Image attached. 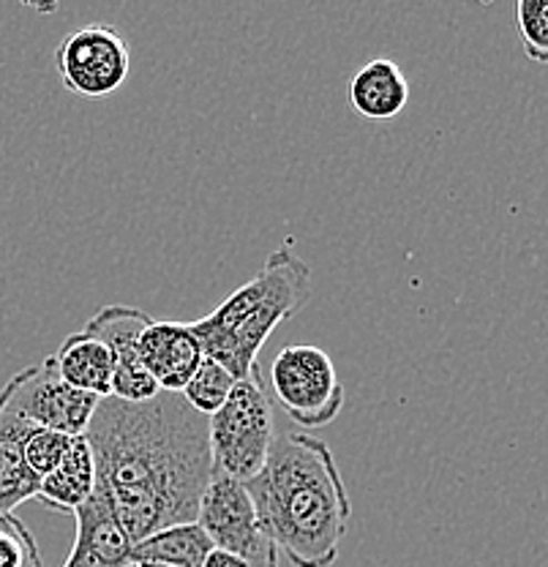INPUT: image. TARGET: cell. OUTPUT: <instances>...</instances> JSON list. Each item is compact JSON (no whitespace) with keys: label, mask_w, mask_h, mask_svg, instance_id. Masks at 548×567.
Returning <instances> with one entry per match:
<instances>
[{"label":"cell","mask_w":548,"mask_h":567,"mask_svg":"<svg viewBox=\"0 0 548 567\" xmlns=\"http://www.w3.org/2000/svg\"><path fill=\"white\" fill-rule=\"evenodd\" d=\"M76 535L72 554L63 567H128L132 565V540L117 524L110 502L99 488L91 499L74 513Z\"/></svg>","instance_id":"8fae6325"},{"label":"cell","mask_w":548,"mask_h":567,"mask_svg":"<svg viewBox=\"0 0 548 567\" xmlns=\"http://www.w3.org/2000/svg\"><path fill=\"white\" fill-rule=\"evenodd\" d=\"M203 567H251L246 559L235 557V554L229 551H221V548H214V551L208 554V559H205Z\"/></svg>","instance_id":"44dd1931"},{"label":"cell","mask_w":548,"mask_h":567,"mask_svg":"<svg viewBox=\"0 0 548 567\" xmlns=\"http://www.w3.org/2000/svg\"><path fill=\"white\" fill-rule=\"evenodd\" d=\"M153 322L151 315L134 309V306H104L99 315L85 322V333L102 341L112 354V395L110 399L128 401V404H143L158 395L162 390L151 380L139 360V336Z\"/></svg>","instance_id":"9c48e42d"},{"label":"cell","mask_w":548,"mask_h":567,"mask_svg":"<svg viewBox=\"0 0 548 567\" xmlns=\"http://www.w3.org/2000/svg\"><path fill=\"white\" fill-rule=\"evenodd\" d=\"M0 567H44L37 540L14 516H0Z\"/></svg>","instance_id":"ffe728a7"},{"label":"cell","mask_w":548,"mask_h":567,"mask_svg":"<svg viewBox=\"0 0 548 567\" xmlns=\"http://www.w3.org/2000/svg\"><path fill=\"white\" fill-rule=\"evenodd\" d=\"M270 385L281 410L303 429L333 423L347 404V390L333 358L311 344H290L276 354Z\"/></svg>","instance_id":"5b68a950"},{"label":"cell","mask_w":548,"mask_h":567,"mask_svg":"<svg viewBox=\"0 0 548 567\" xmlns=\"http://www.w3.org/2000/svg\"><path fill=\"white\" fill-rule=\"evenodd\" d=\"M410 102V82L399 63L376 58L352 76L350 104L358 115L369 121H391L402 115Z\"/></svg>","instance_id":"4fadbf2b"},{"label":"cell","mask_w":548,"mask_h":567,"mask_svg":"<svg viewBox=\"0 0 548 567\" xmlns=\"http://www.w3.org/2000/svg\"><path fill=\"white\" fill-rule=\"evenodd\" d=\"M235 382L238 380H235V377L229 374L221 363L205 358L203 363H199L197 374L192 377V382H188L186 390H183L180 395L186 399V404L192 406L194 412L210 417L214 412H219L224 406V401L229 399Z\"/></svg>","instance_id":"e0dca14e"},{"label":"cell","mask_w":548,"mask_h":567,"mask_svg":"<svg viewBox=\"0 0 548 567\" xmlns=\"http://www.w3.org/2000/svg\"><path fill=\"white\" fill-rule=\"evenodd\" d=\"M139 360L162 393H183L205 360L192 322L153 319L139 336Z\"/></svg>","instance_id":"30bf717a"},{"label":"cell","mask_w":548,"mask_h":567,"mask_svg":"<svg viewBox=\"0 0 548 567\" xmlns=\"http://www.w3.org/2000/svg\"><path fill=\"white\" fill-rule=\"evenodd\" d=\"M96 488V461L85 434L74 436L61 464L41 477L37 499L58 513H76Z\"/></svg>","instance_id":"7c38bea8"},{"label":"cell","mask_w":548,"mask_h":567,"mask_svg":"<svg viewBox=\"0 0 548 567\" xmlns=\"http://www.w3.org/2000/svg\"><path fill=\"white\" fill-rule=\"evenodd\" d=\"M259 527L294 567H330L352 518L333 451L306 431L276 434L265 470L246 483Z\"/></svg>","instance_id":"7a4b0ae2"},{"label":"cell","mask_w":548,"mask_h":567,"mask_svg":"<svg viewBox=\"0 0 548 567\" xmlns=\"http://www.w3.org/2000/svg\"><path fill=\"white\" fill-rule=\"evenodd\" d=\"M52 358H55L58 374L66 385L96 395V399H110L115 365H112V354L102 341L87 336L85 330H76L63 339Z\"/></svg>","instance_id":"5bb4252c"},{"label":"cell","mask_w":548,"mask_h":567,"mask_svg":"<svg viewBox=\"0 0 548 567\" xmlns=\"http://www.w3.org/2000/svg\"><path fill=\"white\" fill-rule=\"evenodd\" d=\"M72 440L74 436L50 429H33L31 434H28L25 445H22V456H25V464L31 466V472L39 481L44 475H50V472L61 464L69 445H72Z\"/></svg>","instance_id":"d6986e66"},{"label":"cell","mask_w":548,"mask_h":567,"mask_svg":"<svg viewBox=\"0 0 548 567\" xmlns=\"http://www.w3.org/2000/svg\"><path fill=\"white\" fill-rule=\"evenodd\" d=\"M311 298V268L292 244L276 248L255 279L240 284L208 317L192 322L205 358L221 363L235 380H259V350L276 328Z\"/></svg>","instance_id":"3957f363"},{"label":"cell","mask_w":548,"mask_h":567,"mask_svg":"<svg viewBox=\"0 0 548 567\" xmlns=\"http://www.w3.org/2000/svg\"><path fill=\"white\" fill-rule=\"evenodd\" d=\"M516 25L524 55L538 66H548V0H521L516 6Z\"/></svg>","instance_id":"ac0fdd59"},{"label":"cell","mask_w":548,"mask_h":567,"mask_svg":"<svg viewBox=\"0 0 548 567\" xmlns=\"http://www.w3.org/2000/svg\"><path fill=\"white\" fill-rule=\"evenodd\" d=\"M134 567H175V565H158V563H137Z\"/></svg>","instance_id":"7402d4cb"},{"label":"cell","mask_w":548,"mask_h":567,"mask_svg":"<svg viewBox=\"0 0 548 567\" xmlns=\"http://www.w3.org/2000/svg\"><path fill=\"white\" fill-rule=\"evenodd\" d=\"M85 440L96 461V488L132 546L158 529L197 522L214 458L208 417L180 393H158L143 404L102 399Z\"/></svg>","instance_id":"6da1fadb"},{"label":"cell","mask_w":548,"mask_h":567,"mask_svg":"<svg viewBox=\"0 0 548 567\" xmlns=\"http://www.w3.org/2000/svg\"><path fill=\"white\" fill-rule=\"evenodd\" d=\"M55 69L69 93L104 99L128 80L132 50L115 28L87 25L55 47Z\"/></svg>","instance_id":"ba28073f"},{"label":"cell","mask_w":548,"mask_h":567,"mask_svg":"<svg viewBox=\"0 0 548 567\" xmlns=\"http://www.w3.org/2000/svg\"><path fill=\"white\" fill-rule=\"evenodd\" d=\"M96 395L82 393L61 380L55 358H44L11 377L0 390V412L17 415L37 429L82 436L99 406Z\"/></svg>","instance_id":"8992f818"},{"label":"cell","mask_w":548,"mask_h":567,"mask_svg":"<svg viewBox=\"0 0 548 567\" xmlns=\"http://www.w3.org/2000/svg\"><path fill=\"white\" fill-rule=\"evenodd\" d=\"M210 551H214V543L197 522L175 524V527L158 529L147 535L145 540L134 543L132 565L158 563L175 567H203Z\"/></svg>","instance_id":"2e32d148"},{"label":"cell","mask_w":548,"mask_h":567,"mask_svg":"<svg viewBox=\"0 0 548 567\" xmlns=\"http://www.w3.org/2000/svg\"><path fill=\"white\" fill-rule=\"evenodd\" d=\"M214 472L238 483L255 481L276 442L273 406L259 380H238L219 412L208 417Z\"/></svg>","instance_id":"277c9868"},{"label":"cell","mask_w":548,"mask_h":567,"mask_svg":"<svg viewBox=\"0 0 548 567\" xmlns=\"http://www.w3.org/2000/svg\"><path fill=\"white\" fill-rule=\"evenodd\" d=\"M33 429L37 425L0 412V516H11L17 505L37 499L41 481L22 456V445Z\"/></svg>","instance_id":"9a60e30c"},{"label":"cell","mask_w":548,"mask_h":567,"mask_svg":"<svg viewBox=\"0 0 548 567\" xmlns=\"http://www.w3.org/2000/svg\"><path fill=\"white\" fill-rule=\"evenodd\" d=\"M197 524L214 548L246 559L251 567H279V548L262 527L244 483L214 472L197 511Z\"/></svg>","instance_id":"52a82bcc"}]
</instances>
